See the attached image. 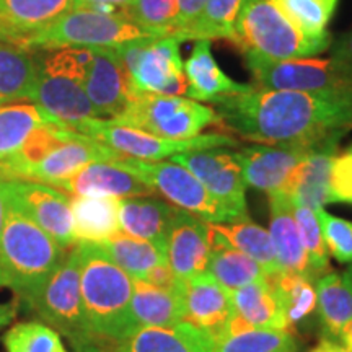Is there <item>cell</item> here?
Wrapping results in <instances>:
<instances>
[{"label": "cell", "mask_w": 352, "mask_h": 352, "mask_svg": "<svg viewBox=\"0 0 352 352\" xmlns=\"http://www.w3.org/2000/svg\"><path fill=\"white\" fill-rule=\"evenodd\" d=\"M183 321L215 336L235 315L232 290L219 284L209 272L183 280Z\"/></svg>", "instance_id": "19"}, {"label": "cell", "mask_w": 352, "mask_h": 352, "mask_svg": "<svg viewBox=\"0 0 352 352\" xmlns=\"http://www.w3.org/2000/svg\"><path fill=\"white\" fill-rule=\"evenodd\" d=\"M72 196L94 197H135L155 195L152 188L118 162H95L83 166L56 186Z\"/></svg>", "instance_id": "20"}, {"label": "cell", "mask_w": 352, "mask_h": 352, "mask_svg": "<svg viewBox=\"0 0 352 352\" xmlns=\"http://www.w3.org/2000/svg\"><path fill=\"white\" fill-rule=\"evenodd\" d=\"M349 152H351V153H352V147H351V148H349Z\"/></svg>", "instance_id": "55"}, {"label": "cell", "mask_w": 352, "mask_h": 352, "mask_svg": "<svg viewBox=\"0 0 352 352\" xmlns=\"http://www.w3.org/2000/svg\"><path fill=\"white\" fill-rule=\"evenodd\" d=\"M74 8V0H0V41L16 44Z\"/></svg>", "instance_id": "23"}, {"label": "cell", "mask_w": 352, "mask_h": 352, "mask_svg": "<svg viewBox=\"0 0 352 352\" xmlns=\"http://www.w3.org/2000/svg\"><path fill=\"white\" fill-rule=\"evenodd\" d=\"M246 65L259 88L285 91H333L349 88L334 69L331 59L277 60L258 52H245Z\"/></svg>", "instance_id": "12"}, {"label": "cell", "mask_w": 352, "mask_h": 352, "mask_svg": "<svg viewBox=\"0 0 352 352\" xmlns=\"http://www.w3.org/2000/svg\"><path fill=\"white\" fill-rule=\"evenodd\" d=\"M310 352H328V346H327V340H323L320 342V346H316L311 349Z\"/></svg>", "instance_id": "52"}, {"label": "cell", "mask_w": 352, "mask_h": 352, "mask_svg": "<svg viewBox=\"0 0 352 352\" xmlns=\"http://www.w3.org/2000/svg\"><path fill=\"white\" fill-rule=\"evenodd\" d=\"M76 246L88 324L98 340L122 344L135 333L131 316L134 279L94 241H77Z\"/></svg>", "instance_id": "2"}, {"label": "cell", "mask_w": 352, "mask_h": 352, "mask_svg": "<svg viewBox=\"0 0 352 352\" xmlns=\"http://www.w3.org/2000/svg\"><path fill=\"white\" fill-rule=\"evenodd\" d=\"M129 74L135 95H186L188 80L179 56V41L173 36H152L116 47Z\"/></svg>", "instance_id": "9"}, {"label": "cell", "mask_w": 352, "mask_h": 352, "mask_svg": "<svg viewBox=\"0 0 352 352\" xmlns=\"http://www.w3.org/2000/svg\"><path fill=\"white\" fill-rule=\"evenodd\" d=\"M316 311L324 338L334 341L352 320V284L344 274L327 272L316 280Z\"/></svg>", "instance_id": "32"}, {"label": "cell", "mask_w": 352, "mask_h": 352, "mask_svg": "<svg viewBox=\"0 0 352 352\" xmlns=\"http://www.w3.org/2000/svg\"><path fill=\"white\" fill-rule=\"evenodd\" d=\"M338 340L341 341V346H344L346 349H349L352 352V320L341 329L340 338H338Z\"/></svg>", "instance_id": "49"}, {"label": "cell", "mask_w": 352, "mask_h": 352, "mask_svg": "<svg viewBox=\"0 0 352 352\" xmlns=\"http://www.w3.org/2000/svg\"><path fill=\"white\" fill-rule=\"evenodd\" d=\"M328 253L336 261L352 264V222L336 217L323 208L315 210Z\"/></svg>", "instance_id": "43"}, {"label": "cell", "mask_w": 352, "mask_h": 352, "mask_svg": "<svg viewBox=\"0 0 352 352\" xmlns=\"http://www.w3.org/2000/svg\"><path fill=\"white\" fill-rule=\"evenodd\" d=\"M122 157L98 140L65 129L63 139L36 164L21 171L16 179L57 186L83 166L95 162H118Z\"/></svg>", "instance_id": "15"}, {"label": "cell", "mask_w": 352, "mask_h": 352, "mask_svg": "<svg viewBox=\"0 0 352 352\" xmlns=\"http://www.w3.org/2000/svg\"><path fill=\"white\" fill-rule=\"evenodd\" d=\"M182 290H168L147 280H134L131 316L135 331L147 327H171L183 321Z\"/></svg>", "instance_id": "27"}, {"label": "cell", "mask_w": 352, "mask_h": 352, "mask_svg": "<svg viewBox=\"0 0 352 352\" xmlns=\"http://www.w3.org/2000/svg\"><path fill=\"white\" fill-rule=\"evenodd\" d=\"M0 191L8 208L23 214L64 248L77 243L70 199L50 184L26 179H0Z\"/></svg>", "instance_id": "11"}, {"label": "cell", "mask_w": 352, "mask_h": 352, "mask_svg": "<svg viewBox=\"0 0 352 352\" xmlns=\"http://www.w3.org/2000/svg\"><path fill=\"white\" fill-rule=\"evenodd\" d=\"M338 140H329L315 147L297 170L285 188L284 195H287L294 206H303L318 210L323 206L333 202L329 191V176L334 160Z\"/></svg>", "instance_id": "21"}, {"label": "cell", "mask_w": 352, "mask_h": 352, "mask_svg": "<svg viewBox=\"0 0 352 352\" xmlns=\"http://www.w3.org/2000/svg\"><path fill=\"white\" fill-rule=\"evenodd\" d=\"M204 3L206 0H178V15H176L175 30L171 33V36L183 32L184 28H188L197 19Z\"/></svg>", "instance_id": "46"}, {"label": "cell", "mask_w": 352, "mask_h": 352, "mask_svg": "<svg viewBox=\"0 0 352 352\" xmlns=\"http://www.w3.org/2000/svg\"><path fill=\"white\" fill-rule=\"evenodd\" d=\"M210 240L239 250L258 261L266 270L267 274L279 272L274 252L270 239V232L256 226L250 219L230 220V222L208 223Z\"/></svg>", "instance_id": "31"}, {"label": "cell", "mask_w": 352, "mask_h": 352, "mask_svg": "<svg viewBox=\"0 0 352 352\" xmlns=\"http://www.w3.org/2000/svg\"><path fill=\"white\" fill-rule=\"evenodd\" d=\"M129 2L131 0H74V7L98 8V10L109 12H116L120 8V12H122Z\"/></svg>", "instance_id": "47"}, {"label": "cell", "mask_w": 352, "mask_h": 352, "mask_svg": "<svg viewBox=\"0 0 352 352\" xmlns=\"http://www.w3.org/2000/svg\"><path fill=\"white\" fill-rule=\"evenodd\" d=\"M6 352H69L60 334L43 321H21L2 338Z\"/></svg>", "instance_id": "40"}, {"label": "cell", "mask_w": 352, "mask_h": 352, "mask_svg": "<svg viewBox=\"0 0 352 352\" xmlns=\"http://www.w3.org/2000/svg\"><path fill=\"white\" fill-rule=\"evenodd\" d=\"M0 287H6V279H3L2 270H0Z\"/></svg>", "instance_id": "54"}, {"label": "cell", "mask_w": 352, "mask_h": 352, "mask_svg": "<svg viewBox=\"0 0 352 352\" xmlns=\"http://www.w3.org/2000/svg\"><path fill=\"white\" fill-rule=\"evenodd\" d=\"M158 36L134 23L122 12L74 7L46 28L30 34L15 46L23 50H63V47H116L144 38Z\"/></svg>", "instance_id": "4"}, {"label": "cell", "mask_w": 352, "mask_h": 352, "mask_svg": "<svg viewBox=\"0 0 352 352\" xmlns=\"http://www.w3.org/2000/svg\"><path fill=\"white\" fill-rule=\"evenodd\" d=\"M294 217H296L298 233L305 248L308 270L311 277L328 272V250L324 245L323 233L316 217V212L310 208L303 206H294Z\"/></svg>", "instance_id": "42"}, {"label": "cell", "mask_w": 352, "mask_h": 352, "mask_svg": "<svg viewBox=\"0 0 352 352\" xmlns=\"http://www.w3.org/2000/svg\"><path fill=\"white\" fill-rule=\"evenodd\" d=\"M80 82L100 120H116L135 96L129 74L113 47H88Z\"/></svg>", "instance_id": "14"}, {"label": "cell", "mask_w": 352, "mask_h": 352, "mask_svg": "<svg viewBox=\"0 0 352 352\" xmlns=\"http://www.w3.org/2000/svg\"><path fill=\"white\" fill-rule=\"evenodd\" d=\"M267 279L283 303L289 327L315 314L316 289L311 284L310 277L279 271L274 274H267Z\"/></svg>", "instance_id": "37"}, {"label": "cell", "mask_w": 352, "mask_h": 352, "mask_svg": "<svg viewBox=\"0 0 352 352\" xmlns=\"http://www.w3.org/2000/svg\"><path fill=\"white\" fill-rule=\"evenodd\" d=\"M329 191L333 202L352 204V153L349 151L340 157H334L329 176Z\"/></svg>", "instance_id": "44"}, {"label": "cell", "mask_w": 352, "mask_h": 352, "mask_svg": "<svg viewBox=\"0 0 352 352\" xmlns=\"http://www.w3.org/2000/svg\"><path fill=\"white\" fill-rule=\"evenodd\" d=\"M297 340L289 329L250 328L220 338L214 352H297Z\"/></svg>", "instance_id": "38"}, {"label": "cell", "mask_w": 352, "mask_h": 352, "mask_svg": "<svg viewBox=\"0 0 352 352\" xmlns=\"http://www.w3.org/2000/svg\"><path fill=\"white\" fill-rule=\"evenodd\" d=\"M28 100L69 131L83 121L98 118L77 78L43 64H38V76Z\"/></svg>", "instance_id": "17"}, {"label": "cell", "mask_w": 352, "mask_h": 352, "mask_svg": "<svg viewBox=\"0 0 352 352\" xmlns=\"http://www.w3.org/2000/svg\"><path fill=\"white\" fill-rule=\"evenodd\" d=\"M338 2L340 0H276L292 25L308 38H320L328 33L327 26Z\"/></svg>", "instance_id": "39"}, {"label": "cell", "mask_w": 352, "mask_h": 352, "mask_svg": "<svg viewBox=\"0 0 352 352\" xmlns=\"http://www.w3.org/2000/svg\"><path fill=\"white\" fill-rule=\"evenodd\" d=\"M6 217H7V202L3 199L2 191H0V235H2L3 226H6Z\"/></svg>", "instance_id": "50"}, {"label": "cell", "mask_w": 352, "mask_h": 352, "mask_svg": "<svg viewBox=\"0 0 352 352\" xmlns=\"http://www.w3.org/2000/svg\"><path fill=\"white\" fill-rule=\"evenodd\" d=\"M126 16L158 36H171L178 15V0H131Z\"/></svg>", "instance_id": "41"}, {"label": "cell", "mask_w": 352, "mask_h": 352, "mask_svg": "<svg viewBox=\"0 0 352 352\" xmlns=\"http://www.w3.org/2000/svg\"><path fill=\"white\" fill-rule=\"evenodd\" d=\"M170 162L191 171L209 195L230 214L232 220L248 219L246 184L235 152L226 147L184 152L170 157Z\"/></svg>", "instance_id": "13"}, {"label": "cell", "mask_w": 352, "mask_h": 352, "mask_svg": "<svg viewBox=\"0 0 352 352\" xmlns=\"http://www.w3.org/2000/svg\"><path fill=\"white\" fill-rule=\"evenodd\" d=\"M65 256L64 246L7 206L6 226L0 235V270L6 287L12 289L20 302L32 305Z\"/></svg>", "instance_id": "3"}, {"label": "cell", "mask_w": 352, "mask_h": 352, "mask_svg": "<svg viewBox=\"0 0 352 352\" xmlns=\"http://www.w3.org/2000/svg\"><path fill=\"white\" fill-rule=\"evenodd\" d=\"M120 164L152 188L153 192H160L175 208L186 210L208 223L232 220L230 214L184 166L173 162H145L135 158H122Z\"/></svg>", "instance_id": "10"}, {"label": "cell", "mask_w": 352, "mask_h": 352, "mask_svg": "<svg viewBox=\"0 0 352 352\" xmlns=\"http://www.w3.org/2000/svg\"><path fill=\"white\" fill-rule=\"evenodd\" d=\"M327 346H328V352H351L349 349H346L344 346L338 344L336 341H328L327 340Z\"/></svg>", "instance_id": "51"}, {"label": "cell", "mask_w": 352, "mask_h": 352, "mask_svg": "<svg viewBox=\"0 0 352 352\" xmlns=\"http://www.w3.org/2000/svg\"><path fill=\"white\" fill-rule=\"evenodd\" d=\"M70 208L77 241H103L121 232L118 197L74 196Z\"/></svg>", "instance_id": "28"}, {"label": "cell", "mask_w": 352, "mask_h": 352, "mask_svg": "<svg viewBox=\"0 0 352 352\" xmlns=\"http://www.w3.org/2000/svg\"><path fill=\"white\" fill-rule=\"evenodd\" d=\"M70 131L98 140L120 153L122 158H135V160L145 162H160L164 158L184 152L220 147L235 148L240 145L239 140L226 134H201L186 140H168L155 138V135L135 129V127L120 124L113 120H100V118L83 121Z\"/></svg>", "instance_id": "8"}, {"label": "cell", "mask_w": 352, "mask_h": 352, "mask_svg": "<svg viewBox=\"0 0 352 352\" xmlns=\"http://www.w3.org/2000/svg\"><path fill=\"white\" fill-rule=\"evenodd\" d=\"M232 300L235 315L253 328L289 329L283 303L267 277L232 290Z\"/></svg>", "instance_id": "29"}, {"label": "cell", "mask_w": 352, "mask_h": 352, "mask_svg": "<svg viewBox=\"0 0 352 352\" xmlns=\"http://www.w3.org/2000/svg\"><path fill=\"white\" fill-rule=\"evenodd\" d=\"M271 222L270 239L277 267L283 272H294L311 279L305 248H303L300 233L294 217V204L284 192L270 196Z\"/></svg>", "instance_id": "22"}, {"label": "cell", "mask_w": 352, "mask_h": 352, "mask_svg": "<svg viewBox=\"0 0 352 352\" xmlns=\"http://www.w3.org/2000/svg\"><path fill=\"white\" fill-rule=\"evenodd\" d=\"M19 311V303H0V329L10 324Z\"/></svg>", "instance_id": "48"}, {"label": "cell", "mask_w": 352, "mask_h": 352, "mask_svg": "<svg viewBox=\"0 0 352 352\" xmlns=\"http://www.w3.org/2000/svg\"><path fill=\"white\" fill-rule=\"evenodd\" d=\"M113 121L168 140L192 139L201 135L206 127L220 124L212 107L186 96L153 94L135 95L129 107Z\"/></svg>", "instance_id": "6"}, {"label": "cell", "mask_w": 352, "mask_h": 352, "mask_svg": "<svg viewBox=\"0 0 352 352\" xmlns=\"http://www.w3.org/2000/svg\"><path fill=\"white\" fill-rule=\"evenodd\" d=\"M52 122L56 121L34 103L2 104L0 107V162L19 151L34 131Z\"/></svg>", "instance_id": "34"}, {"label": "cell", "mask_w": 352, "mask_h": 352, "mask_svg": "<svg viewBox=\"0 0 352 352\" xmlns=\"http://www.w3.org/2000/svg\"><path fill=\"white\" fill-rule=\"evenodd\" d=\"M208 272L228 290H236L267 277L266 270L248 254L214 240H210Z\"/></svg>", "instance_id": "35"}, {"label": "cell", "mask_w": 352, "mask_h": 352, "mask_svg": "<svg viewBox=\"0 0 352 352\" xmlns=\"http://www.w3.org/2000/svg\"><path fill=\"white\" fill-rule=\"evenodd\" d=\"M315 147L253 144L235 152L246 186L267 192H285L297 166Z\"/></svg>", "instance_id": "16"}, {"label": "cell", "mask_w": 352, "mask_h": 352, "mask_svg": "<svg viewBox=\"0 0 352 352\" xmlns=\"http://www.w3.org/2000/svg\"><path fill=\"white\" fill-rule=\"evenodd\" d=\"M215 341L209 331L186 321L171 327H147L135 331L120 352H214Z\"/></svg>", "instance_id": "25"}, {"label": "cell", "mask_w": 352, "mask_h": 352, "mask_svg": "<svg viewBox=\"0 0 352 352\" xmlns=\"http://www.w3.org/2000/svg\"><path fill=\"white\" fill-rule=\"evenodd\" d=\"M184 76L188 80L186 98L199 101V103L202 101L210 103L217 96L245 94L253 88V85L232 80L219 67L217 60L210 52V41L208 39L196 41L191 56L184 63Z\"/></svg>", "instance_id": "24"}, {"label": "cell", "mask_w": 352, "mask_h": 352, "mask_svg": "<svg viewBox=\"0 0 352 352\" xmlns=\"http://www.w3.org/2000/svg\"><path fill=\"white\" fill-rule=\"evenodd\" d=\"M331 63L338 74L352 85V30L331 43Z\"/></svg>", "instance_id": "45"}, {"label": "cell", "mask_w": 352, "mask_h": 352, "mask_svg": "<svg viewBox=\"0 0 352 352\" xmlns=\"http://www.w3.org/2000/svg\"><path fill=\"white\" fill-rule=\"evenodd\" d=\"M28 308L39 316V321L67 338L77 351L91 342L101 341L91 331L83 308L80 266L76 245Z\"/></svg>", "instance_id": "7"}, {"label": "cell", "mask_w": 352, "mask_h": 352, "mask_svg": "<svg viewBox=\"0 0 352 352\" xmlns=\"http://www.w3.org/2000/svg\"><path fill=\"white\" fill-rule=\"evenodd\" d=\"M243 0H206L197 19L183 32L173 34L176 41L201 39H235V21Z\"/></svg>", "instance_id": "36"}, {"label": "cell", "mask_w": 352, "mask_h": 352, "mask_svg": "<svg viewBox=\"0 0 352 352\" xmlns=\"http://www.w3.org/2000/svg\"><path fill=\"white\" fill-rule=\"evenodd\" d=\"M38 76V63L28 50L0 41V107L28 100Z\"/></svg>", "instance_id": "33"}, {"label": "cell", "mask_w": 352, "mask_h": 352, "mask_svg": "<svg viewBox=\"0 0 352 352\" xmlns=\"http://www.w3.org/2000/svg\"><path fill=\"white\" fill-rule=\"evenodd\" d=\"M344 276L347 277V279H349V283L352 284V264H351V267H349V270H347V271L344 272Z\"/></svg>", "instance_id": "53"}, {"label": "cell", "mask_w": 352, "mask_h": 352, "mask_svg": "<svg viewBox=\"0 0 352 352\" xmlns=\"http://www.w3.org/2000/svg\"><path fill=\"white\" fill-rule=\"evenodd\" d=\"M220 124L256 144L318 147L352 127V87L285 91L254 87L212 101Z\"/></svg>", "instance_id": "1"}, {"label": "cell", "mask_w": 352, "mask_h": 352, "mask_svg": "<svg viewBox=\"0 0 352 352\" xmlns=\"http://www.w3.org/2000/svg\"><path fill=\"white\" fill-rule=\"evenodd\" d=\"M331 34L308 38L298 32L276 0H243L235 21L233 44L241 51L258 52L271 59H305L327 51Z\"/></svg>", "instance_id": "5"}, {"label": "cell", "mask_w": 352, "mask_h": 352, "mask_svg": "<svg viewBox=\"0 0 352 352\" xmlns=\"http://www.w3.org/2000/svg\"><path fill=\"white\" fill-rule=\"evenodd\" d=\"M210 235L208 222L176 208L166 232V261L182 280L208 272Z\"/></svg>", "instance_id": "18"}, {"label": "cell", "mask_w": 352, "mask_h": 352, "mask_svg": "<svg viewBox=\"0 0 352 352\" xmlns=\"http://www.w3.org/2000/svg\"><path fill=\"white\" fill-rule=\"evenodd\" d=\"M176 208L152 196L120 199V230L134 239L166 248V232Z\"/></svg>", "instance_id": "26"}, {"label": "cell", "mask_w": 352, "mask_h": 352, "mask_svg": "<svg viewBox=\"0 0 352 352\" xmlns=\"http://www.w3.org/2000/svg\"><path fill=\"white\" fill-rule=\"evenodd\" d=\"M94 243L134 280H145V277L158 266L168 264L165 246L134 239L121 232L111 239Z\"/></svg>", "instance_id": "30"}]
</instances>
